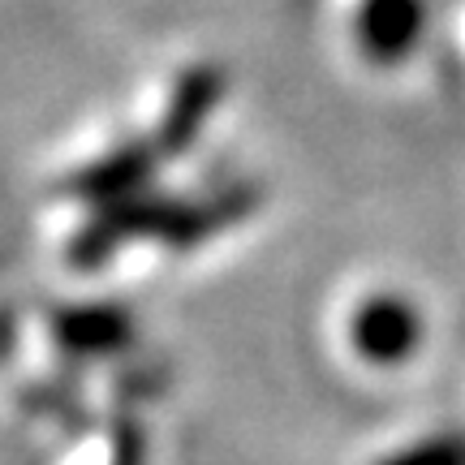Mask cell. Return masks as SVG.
<instances>
[{
    "instance_id": "2",
    "label": "cell",
    "mask_w": 465,
    "mask_h": 465,
    "mask_svg": "<svg viewBox=\"0 0 465 465\" xmlns=\"http://www.w3.org/2000/svg\"><path fill=\"white\" fill-rule=\"evenodd\" d=\"M388 465H465V449L461 444H449V440H435V444H422L410 457H392Z\"/></svg>"
},
{
    "instance_id": "1",
    "label": "cell",
    "mask_w": 465,
    "mask_h": 465,
    "mask_svg": "<svg viewBox=\"0 0 465 465\" xmlns=\"http://www.w3.org/2000/svg\"><path fill=\"white\" fill-rule=\"evenodd\" d=\"M349 341L353 353L375 366H401V358H410L422 341V319H418L414 302L380 293L353 306L349 315Z\"/></svg>"
}]
</instances>
